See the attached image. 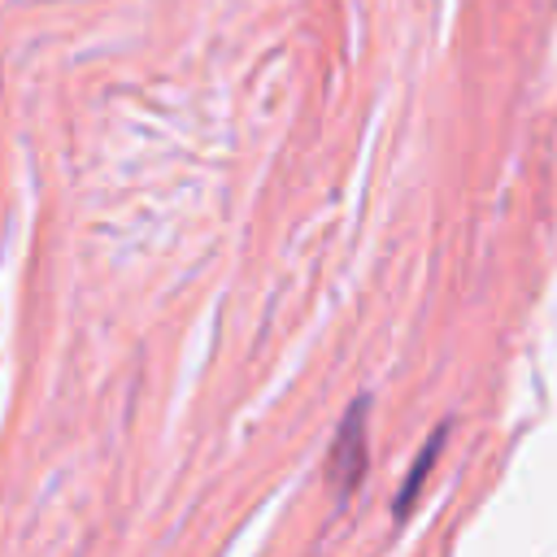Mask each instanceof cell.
<instances>
[{"instance_id":"6da1fadb","label":"cell","mask_w":557,"mask_h":557,"mask_svg":"<svg viewBox=\"0 0 557 557\" xmlns=\"http://www.w3.org/2000/svg\"><path fill=\"white\" fill-rule=\"evenodd\" d=\"M361 448H366V400H357L348 413H344V422H339V435H335V448H331V479L348 492V487H357V479H361Z\"/></svg>"},{"instance_id":"7a4b0ae2","label":"cell","mask_w":557,"mask_h":557,"mask_svg":"<svg viewBox=\"0 0 557 557\" xmlns=\"http://www.w3.org/2000/svg\"><path fill=\"white\" fill-rule=\"evenodd\" d=\"M440 444H444V426L426 440V448H422V457L413 461V470H409V479H405V487H400V496H396V513L405 518L409 513V500H413V492L426 483V470H431V461H435V453H440Z\"/></svg>"}]
</instances>
